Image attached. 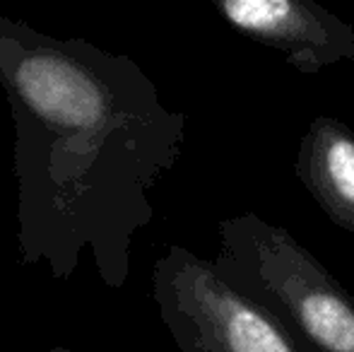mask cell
Masks as SVG:
<instances>
[{"mask_svg":"<svg viewBox=\"0 0 354 352\" xmlns=\"http://www.w3.org/2000/svg\"><path fill=\"white\" fill-rule=\"evenodd\" d=\"M152 299L178 352H301L266 306L186 246L154 261Z\"/></svg>","mask_w":354,"mask_h":352,"instance_id":"3","label":"cell"},{"mask_svg":"<svg viewBox=\"0 0 354 352\" xmlns=\"http://www.w3.org/2000/svg\"><path fill=\"white\" fill-rule=\"evenodd\" d=\"M214 8L236 32L282 51L301 75L354 61V27L313 0H214Z\"/></svg>","mask_w":354,"mask_h":352,"instance_id":"4","label":"cell"},{"mask_svg":"<svg viewBox=\"0 0 354 352\" xmlns=\"http://www.w3.org/2000/svg\"><path fill=\"white\" fill-rule=\"evenodd\" d=\"M294 174L326 217L354 234V131L335 116H316L299 142Z\"/></svg>","mask_w":354,"mask_h":352,"instance_id":"5","label":"cell"},{"mask_svg":"<svg viewBox=\"0 0 354 352\" xmlns=\"http://www.w3.org/2000/svg\"><path fill=\"white\" fill-rule=\"evenodd\" d=\"M0 87L15 126L19 263L68 280L89 249L109 290L131 277L152 191L176 167L186 113L126 53L0 15Z\"/></svg>","mask_w":354,"mask_h":352,"instance_id":"1","label":"cell"},{"mask_svg":"<svg viewBox=\"0 0 354 352\" xmlns=\"http://www.w3.org/2000/svg\"><path fill=\"white\" fill-rule=\"evenodd\" d=\"M48 352H84V350H75V348H66V345H56V348H51Z\"/></svg>","mask_w":354,"mask_h":352,"instance_id":"6","label":"cell"},{"mask_svg":"<svg viewBox=\"0 0 354 352\" xmlns=\"http://www.w3.org/2000/svg\"><path fill=\"white\" fill-rule=\"evenodd\" d=\"M214 266L266 306L301 352H354V297L297 237L256 212L217 225Z\"/></svg>","mask_w":354,"mask_h":352,"instance_id":"2","label":"cell"}]
</instances>
